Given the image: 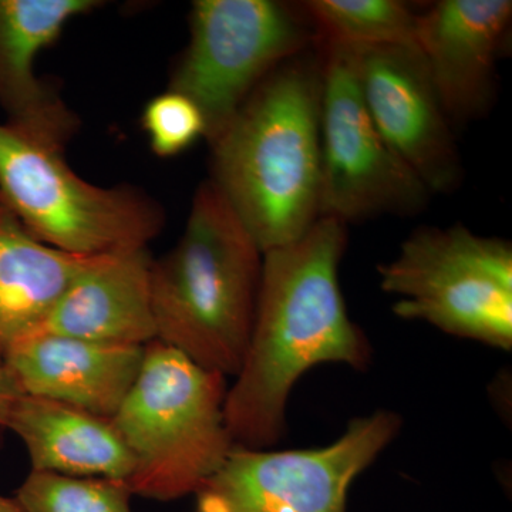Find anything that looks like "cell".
<instances>
[{
	"label": "cell",
	"instance_id": "obj_1",
	"mask_svg": "<svg viewBox=\"0 0 512 512\" xmlns=\"http://www.w3.org/2000/svg\"><path fill=\"white\" fill-rule=\"evenodd\" d=\"M346 228L319 218L298 241L265 252L247 353L225 400L235 446L265 450L281 441L293 386L312 367L365 370L372 362L339 284Z\"/></svg>",
	"mask_w": 512,
	"mask_h": 512
},
{
	"label": "cell",
	"instance_id": "obj_2",
	"mask_svg": "<svg viewBox=\"0 0 512 512\" xmlns=\"http://www.w3.org/2000/svg\"><path fill=\"white\" fill-rule=\"evenodd\" d=\"M322 66L318 40L276 67L210 144L208 180L264 254L320 218Z\"/></svg>",
	"mask_w": 512,
	"mask_h": 512
},
{
	"label": "cell",
	"instance_id": "obj_3",
	"mask_svg": "<svg viewBox=\"0 0 512 512\" xmlns=\"http://www.w3.org/2000/svg\"><path fill=\"white\" fill-rule=\"evenodd\" d=\"M264 252L210 180L183 237L151 265L156 340L198 366L237 376L247 353Z\"/></svg>",
	"mask_w": 512,
	"mask_h": 512
},
{
	"label": "cell",
	"instance_id": "obj_4",
	"mask_svg": "<svg viewBox=\"0 0 512 512\" xmlns=\"http://www.w3.org/2000/svg\"><path fill=\"white\" fill-rule=\"evenodd\" d=\"M227 377L163 343L143 366L113 421L131 457L133 495L174 501L197 494L235 447L225 417Z\"/></svg>",
	"mask_w": 512,
	"mask_h": 512
},
{
	"label": "cell",
	"instance_id": "obj_5",
	"mask_svg": "<svg viewBox=\"0 0 512 512\" xmlns=\"http://www.w3.org/2000/svg\"><path fill=\"white\" fill-rule=\"evenodd\" d=\"M0 198L30 234L73 255L147 248L165 222L146 192L87 183L63 150L8 123H0Z\"/></svg>",
	"mask_w": 512,
	"mask_h": 512
},
{
	"label": "cell",
	"instance_id": "obj_6",
	"mask_svg": "<svg viewBox=\"0 0 512 512\" xmlns=\"http://www.w3.org/2000/svg\"><path fill=\"white\" fill-rule=\"evenodd\" d=\"M380 288L397 296L399 318L447 335L512 349V245L464 225L414 231L393 261L377 268Z\"/></svg>",
	"mask_w": 512,
	"mask_h": 512
},
{
	"label": "cell",
	"instance_id": "obj_7",
	"mask_svg": "<svg viewBox=\"0 0 512 512\" xmlns=\"http://www.w3.org/2000/svg\"><path fill=\"white\" fill-rule=\"evenodd\" d=\"M302 9L276 0L192 3L190 42L167 90L194 101L208 144L276 67L318 45V32Z\"/></svg>",
	"mask_w": 512,
	"mask_h": 512
},
{
	"label": "cell",
	"instance_id": "obj_8",
	"mask_svg": "<svg viewBox=\"0 0 512 512\" xmlns=\"http://www.w3.org/2000/svg\"><path fill=\"white\" fill-rule=\"evenodd\" d=\"M320 218L350 222L416 215L431 192L390 148L370 116L355 53L320 42Z\"/></svg>",
	"mask_w": 512,
	"mask_h": 512
},
{
	"label": "cell",
	"instance_id": "obj_9",
	"mask_svg": "<svg viewBox=\"0 0 512 512\" xmlns=\"http://www.w3.org/2000/svg\"><path fill=\"white\" fill-rule=\"evenodd\" d=\"M376 410L350 420L332 444L308 450L232 448L195 494V512H348L350 487L402 430Z\"/></svg>",
	"mask_w": 512,
	"mask_h": 512
},
{
	"label": "cell",
	"instance_id": "obj_10",
	"mask_svg": "<svg viewBox=\"0 0 512 512\" xmlns=\"http://www.w3.org/2000/svg\"><path fill=\"white\" fill-rule=\"evenodd\" d=\"M363 100L384 140L431 194L463 180L453 126L416 46L352 49Z\"/></svg>",
	"mask_w": 512,
	"mask_h": 512
},
{
	"label": "cell",
	"instance_id": "obj_11",
	"mask_svg": "<svg viewBox=\"0 0 512 512\" xmlns=\"http://www.w3.org/2000/svg\"><path fill=\"white\" fill-rule=\"evenodd\" d=\"M511 20V0H440L417 15L416 47L451 126L493 106Z\"/></svg>",
	"mask_w": 512,
	"mask_h": 512
},
{
	"label": "cell",
	"instance_id": "obj_12",
	"mask_svg": "<svg viewBox=\"0 0 512 512\" xmlns=\"http://www.w3.org/2000/svg\"><path fill=\"white\" fill-rule=\"evenodd\" d=\"M100 5L97 0H0V109L6 123L60 150L72 140L79 117L37 77L35 63L70 20Z\"/></svg>",
	"mask_w": 512,
	"mask_h": 512
},
{
	"label": "cell",
	"instance_id": "obj_13",
	"mask_svg": "<svg viewBox=\"0 0 512 512\" xmlns=\"http://www.w3.org/2000/svg\"><path fill=\"white\" fill-rule=\"evenodd\" d=\"M146 346L110 345L36 332L3 365L20 392L113 419L143 366Z\"/></svg>",
	"mask_w": 512,
	"mask_h": 512
},
{
	"label": "cell",
	"instance_id": "obj_14",
	"mask_svg": "<svg viewBox=\"0 0 512 512\" xmlns=\"http://www.w3.org/2000/svg\"><path fill=\"white\" fill-rule=\"evenodd\" d=\"M147 248L93 256L37 332L147 346L156 340Z\"/></svg>",
	"mask_w": 512,
	"mask_h": 512
},
{
	"label": "cell",
	"instance_id": "obj_15",
	"mask_svg": "<svg viewBox=\"0 0 512 512\" xmlns=\"http://www.w3.org/2000/svg\"><path fill=\"white\" fill-rule=\"evenodd\" d=\"M6 429L22 441L32 471L124 483L133 471V457L113 421L70 404L22 394Z\"/></svg>",
	"mask_w": 512,
	"mask_h": 512
},
{
	"label": "cell",
	"instance_id": "obj_16",
	"mask_svg": "<svg viewBox=\"0 0 512 512\" xmlns=\"http://www.w3.org/2000/svg\"><path fill=\"white\" fill-rule=\"evenodd\" d=\"M92 259L40 241L0 198V363L10 349L42 328Z\"/></svg>",
	"mask_w": 512,
	"mask_h": 512
},
{
	"label": "cell",
	"instance_id": "obj_17",
	"mask_svg": "<svg viewBox=\"0 0 512 512\" xmlns=\"http://www.w3.org/2000/svg\"><path fill=\"white\" fill-rule=\"evenodd\" d=\"M302 8L320 42L355 50L416 46L417 13L399 0H309Z\"/></svg>",
	"mask_w": 512,
	"mask_h": 512
},
{
	"label": "cell",
	"instance_id": "obj_18",
	"mask_svg": "<svg viewBox=\"0 0 512 512\" xmlns=\"http://www.w3.org/2000/svg\"><path fill=\"white\" fill-rule=\"evenodd\" d=\"M124 481L30 471L16 501L25 512H134Z\"/></svg>",
	"mask_w": 512,
	"mask_h": 512
},
{
	"label": "cell",
	"instance_id": "obj_19",
	"mask_svg": "<svg viewBox=\"0 0 512 512\" xmlns=\"http://www.w3.org/2000/svg\"><path fill=\"white\" fill-rule=\"evenodd\" d=\"M141 124L158 157H175L205 137V123L194 101L177 92L158 94L144 107Z\"/></svg>",
	"mask_w": 512,
	"mask_h": 512
},
{
	"label": "cell",
	"instance_id": "obj_20",
	"mask_svg": "<svg viewBox=\"0 0 512 512\" xmlns=\"http://www.w3.org/2000/svg\"><path fill=\"white\" fill-rule=\"evenodd\" d=\"M22 394L8 369L0 363V429H6L10 412Z\"/></svg>",
	"mask_w": 512,
	"mask_h": 512
},
{
	"label": "cell",
	"instance_id": "obj_21",
	"mask_svg": "<svg viewBox=\"0 0 512 512\" xmlns=\"http://www.w3.org/2000/svg\"><path fill=\"white\" fill-rule=\"evenodd\" d=\"M0 512H25L23 508L20 507L16 498L5 497V495L0 494Z\"/></svg>",
	"mask_w": 512,
	"mask_h": 512
}]
</instances>
